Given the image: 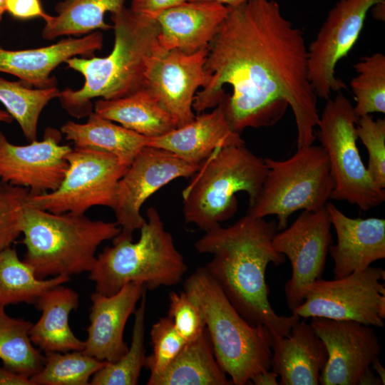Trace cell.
I'll use <instances>...</instances> for the list:
<instances>
[{
	"label": "cell",
	"instance_id": "6da1fadb",
	"mask_svg": "<svg viewBox=\"0 0 385 385\" xmlns=\"http://www.w3.org/2000/svg\"><path fill=\"white\" fill-rule=\"evenodd\" d=\"M206 82L193 111L201 113L223 103L232 130L275 124L287 106L297 126V147L312 145L319 114L308 76L303 31L274 0H251L228 7L208 45Z\"/></svg>",
	"mask_w": 385,
	"mask_h": 385
},
{
	"label": "cell",
	"instance_id": "7a4b0ae2",
	"mask_svg": "<svg viewBox=\"0 0 385 385\" xmlns=\"http://www.w3.org/2000/svg\"><path fill=\"white\" fill-rule=\"evenodd\" d=\"M277 230L276 222L247 214L227 227L219 225L205 232L195 247L199 253L212 255L205 268L241 316L281 338L301 318L293 313L278 315L270 303L267 267L285 260L272 246Z\"/></svg>",
	"mask_w": 385,
	"mask_h": 385
},
{
	"label": "cell",
	"instance_id": "3957f363",
	"mask_svg": "<svg viewBox=\"0 0 385 385\" xmlns=\"http://www.w3.org/2000/svg\"><path fill=\"white\" fill-rule=\"evenodd\" d=\"M111 20L115 41L108 56H75L65 62L85 78L80 89L65 88L58 97L73 117L88 116L93 112V98L116 99L144 88L151 70L166 53L158 41L155 19L124 7L111 14Z\"/></svg>",
	"mask_w": 385,
	"mask_h": 385
},
{
	"label": "cell",
	"instance_id": "277c9868",
	"mask_svg": "<svg viewBox=\"0 0 385 385\" xmlns=\"http://www.w3.org/2000/svg\"><path fill=\"white\" fill-rule=\"evenodd\" d=\"M23 260L37 277L89 272L100 245L120 232L116 222L71 212L53 213L24 203L21 217Z\"/></svg>",
	"mask_w": 385,
	"mask_h": 385
},
{
	"label": "cell",
	"instance_id": "5b68a950",
	"mask_svg": "<svg viewBox=\"0 0 385 385\" xmlns=\"http://www.w3.org/2000/svg\"><path fill=\"white\" fill-rule=\"evenodd\" d=\"M183 287L201 309L215 358L232 384H247L271 369L272 333L241 316L205 267L197 268Z\"/></svg>",
	"mask_w": 385,
	"mask_h": 385
},
{
	"label": "cell",
	"instance_id": "8992f818",
	"mask_svg": "<svg viewBox=\"0 0 385 385\" xmlns=\"http://www.w3.org/2000/svg\"><path fill=\"white\" fill-rule=\"evenodd\" d=\"M146 215L137 242L113 238V245L106 247L96 256L89 272L96 292L109 296L130 282H138L146 290H154L182 281L188 266L173 236L154 207L147 210Z\"/></svg>",
	"mask_w": 385,
	"mask_h": 385
},
{
	"label": "cell",
	"instance_id": "52a82bcc",
	"mask_svg": "<svg viewBox=\"0 0 385 385\" xmlns=\"http://www.w3.org/2000/svg\"><path fill=\"white\" fill-rule=\"evenodd\" d=\"M267 171L265 159L245 144L216 149L182 192L185 222L205 232L220 225L237 210L236 193L247 192L249 206L253 204Z\"/></svg>",
	"mask_w": 385,
	"mask_h": 385
},
{
	"label": "cell",
	"instance_id": "ba28073f",
	"mask_svg": "<svg viewBox=\"0 0 385 385\" xmlns=\"http://www.w3.org/2000/svg\"><path fill=\"white\" fill-rule=\"evenodd\" d=\"M265 179L247 214L256 217L276 215L277 230L287 227L293 212L315 211L326 206L334 181L327 154L321 145L297 148L284 160L265 158Z\"/></svg>",
	"mask_w": 385,
	"mask_h": 385
},
{
	"label": "cell",
	"instance_id": "9c48e42d",
	"mask_svg": "<svg viewBox=\"0 0 385 385\" xmlns=\"http://www.w3.org/2000/svg\"><path fill=\"white\" fill-rule=\"evenodd\" d=\"M354 106L341 93L328 99L317 125L316 138L326 151L334 188L330 199L346 201L367 211L385 200V190L372 180L356 145Z\"/></svg>",
	"mask_w": 385,
	"mask_h": 385
},
{
	"label": "cell",
	"instance_id": "30bf717a",
	"mask_svg": "<svg viewBox=\"0 0 385 385\" xmlns=\"http://www.w3.org/2000/svg\"><path fill=\"white\" fill-rule=\"evenodd\" d=\"M68 167L55 190L31 195L26 203L53 213L84 215L91 207L113 208L117 186L128 166L116 156L98 150L74 148Z\"/></svg>",
	"mask_w": 385,
	"mask_h": 385
},
{
	"label": "cell",
	"instance_id": "8fae6325",
	"mask_svg": "<svg viewBox=\"0 0 385 385\" xmlns=\"http://www.w3.org/2000/svg\"><path fill=\"white\" fill-rule=\"evenodd\" d=\"M385 270L369 266L340 278L319 279L306 289L303 302L292 313L300 318L323 317L384 327Z\"/></svg>",
	"mask_w": 385,
	"mask_h": 385
},
{
	"label": "cell",
	"instance_id": "7c38bea8",
	"mask_svg": "<svg viewBox=\"0 0 385 385\" xmlns=\"http://www.w3.org/2000/svg\"><path fill=\"white\" fill-rule=\"evenodd\" d=\"M385 0H339L329 10L315 39L307 46L308 76L318 98L328 100L346 86L335 75L338 62L358 40L369 11Z\"/></svg>",
	"mask_w": 385,
	"mask_h": 385
},
{
	"label": "cell",
	"instance_id": "4fadbf2b",
	"mask_svg": "<svg viewBox=\"0 0 385 385\" xmlns=\"http://www.w3.org/2000/svg\"><path fill=\"white\" fill-rule=\"evenodd\" d=\"M200 165L193 164L160 148H143L120 179L113 208L120 227L115 239L133 240V233L145 224L144 202L170 182L191 177Z\"/></svg>",
	"mask_w": 385,
	"mask_h": 385
},
{
	"label": "cell",
	"instance_id": "5bb4252c",
	"mask_svg": "<svg viewBox=\"0 0 385 385\" xmlns=\"http://www.w3.org/2000/svg\"><path fill=\"white\" fill-rule=\"evenodd\" d=\"M331 225L326 206L303 210L289 227L277 232L272 238L274 249L286 256L292 266V276L284 284L291 312L303 302L307 288L322 278L332 243Z\"/></svg>",
	"mask_w": 385,
	"mask_h": 385
},
{
	"label": "cell",
	"instance_id": "9a60e30c",
	"mask_svg": "<svg viewBox=\"0 0 385 385\" xmlns=\"http://www.w3.org/2000/svg\"><path fill=\"white\" fill-rule=\"evenodd\" d=\"M61 141V132L50 127L41 140L24 145L10 143L0 132V180L27 188L31 195L55 190L64 178L72 150Z\"/></svg>",
	"mask_w": 385,
	"mask_h": 385
},
{
	"label": "cell",
	"instance_id": "2e32d148",
	"mask_svg": "<svg viewBox=\"0 0 385 385\" xmlns=\"http://www.w3.org/2000/svg\"><path fill=\"white\" fill-rule=\"evenodd\" d=\"M310 325L328 354L319 384L358 385L361 376L381 351L374 328L354 321L323 317H313Z\"/></svg>",
	"mask_w": 385,
	"mask_h": 385
},
{
	"label": "cell",
	"instance_id": "e0dca14e",
	"mask_svg": "<svg viewBox=\"0 0 385 385\" xmlns=\"http://www.w3.org/2000/svg\"><path fill=\"white\" fill-rule=\"evenodd\" d=\"M207 47L193 53L168 51L149 74L145 88L172 116L177 128L195 117L193 102L197 92L206 82Z\"/></svg>",
	"mask_w": 385,
	"mask_h": 385
},
{
	"label": "cell",
	"instance_id": "ac0fdd59",
	"mask_svg": "<svg viewBox=\"0 0 385 385\" xmlns=\"http://www.w3.org/2000/svg\"><path fill=\"white\" fill-rule=\"evenodd\" d=\"M146 291L143 284L130 282L112 295L93 293L83 351L109 363L125 354L129 348L123 339L126 322Z\"/></svg>",
	"mask_w": 385,
	"mask_h": 385
},
{
	"label": "cell",
	"instance_id": "d6986e66",
	"mask_svg": "<svg viewBox=\"0 0 385 385\" xmlns=\"http://www.w3.org/2000/svg\"><path fill=\"white\" fill-rule=\"evenodd\" d=\"M332 225L337 237L329 252L335 278L364 270L385 257V220L378 217L351 218L333 203H327Z\"/></svg>",
	"mask_w": 385,
	"mask_h": 385
},
{
	"label": "cell",
	"instance_id": "ffe728a7",
	"mask_svg": "<svg viewBox=\"0 0 385 385\" xmlns=\"http://www.w3.org/2000/svg\"><path fill=\"white\" fill-rule=\"evenodd\" d=\"M102 46L103 34L96 31L40 48L11 51L0 47V72L14 75L37 88L54 87L56 81L51 73L58 65L78 55L91 57Z\"/></svg>",
	"mask_w": 385,
	"mask_h": 385
},
{
	"label": "cell",
	"instance_id": "44dd1931",
	"mask_svg": "<svg viewBox=\"0 0 385 385\" xmlns=\"http://www.w3.org/2000/svg\"><path fill=\"white\" fill-rule=\"evenodd\" d=\"M245 144L226 117L223 103L209 113L195 115L190 123L158 137L148 146L168 150L189 163L200 165L216 149Z\"/></svg>",
	"mask_w": 385,
	"mask_h": 385
},
{
	"label": "cell",
	"instance_id": "7402d4cb",
	"mask_svg": "<svg viewBox=\"0 0 385 385\" xmlns=\"http://www.w3.org/2000/svg\"><path fill=\"white\" fill-rule=\"evenodd\" d=\"M227 12V6L206 1H187L174 6L155 19L159 43L165 52L193 53L207 47Z\"/></svg>",
	"mask_w": 385,
	"mask_h": 385
},
{
	"label": "cell",
	"instance_id": "603a6c76",
	"mask_svg": "<svg viewBox=\"0 0 385 385\" xmlns=\"http://www.w3.org/2000/svg\"><path fill=\"white\" fill-rule=\"evenodd\" d=\"M271 369L280 385H317L327 361L323 341L310 324L300 319L289 333L272 338Z\"/></svg>",
	"mask_w": 385,
	"mask_h": 385
},
{
	"label": "cell",
	"instance_id": "cb8c5ba5",
	"mask_svg": "<svg viewBox=\"0 0 385 385\" xmlns=\"http://www.w3.org/2000/svg\"><path fill=\"white\" fill-rule=\"evenodd\" d=\"M78 304V294L63 284L46 291L34 304L41 315L29 331L31 342L44 353L83 351L84 341L73 334L68 323L70 313Z\"/></svg>",
	"mask_w": 385,
	"mask_h": 385
},
{
	"label": "cell",
	"instance_id": "d4e9b609",
	"mask_svg": "<svg viewBox=\"0 0 385 385\" xmlns=\"http://www.w3.org/2000/svg\"><path fill=\"white\" fill-rule=\"evenodd\" d=\"M75 148L102 150L129 166L138 153L148 146L150 138L128 129L92 112L84 123L69 120L61 128Z\"/></svg>",
	"mask_w": 385,
	"mask_h": 385
},
{
	"label": "cell",
	"instance_id": "484cf974",
	"mask_svg": "<svg viewBox=\"0 0 385 385\" xmlns=\"http://www.w3.org/2000/svg\"><path fill=\"white\" fill-rule=\"evenodd\" d=\"M93 112L148 138L177 128L172 116L145 88L120 98H101L96 101Z\"/></svg>",
	"mask_w": 385,
	"mask_h": 385
},
{
	"label": "cell",
	"instance_id": "4316f807",
	"mask_svg": "<svg viewBox=\"0 0 385 385\" xmlns=\"http://www.w3.org/2000/svg\"><path fill=\"white\" fill-rule=\"evenodd\" d=\"M232 382L219 365L207 331L188 342L166 369L150 375L148 385H229Z\"/></svg>",
	"mask_w": 385,
	"mask_h": 385
},
{
	"label": "cell",
	"instance_id": "83f0119b",
	"mask_svg": "<svg viewBox=\"0 0 385 385\" xmlns=\"http://www.w3.org/2000/svg\"><path fill=\"white\" fill-rule=\"evenodd\" d=\"M125 0H63L56 6V15L45 20L42 37L53 40L61 36H79L113 26L104 21L107 12L118 13Z\"/></svg>",
	"mask_w": 385,
	"mask_h": 385
},
{
	"label": "cell",
	"instance_id": "f1b7e54d",
	"mask_svg": "<svg viewBox=\"0 0 385 385\" xmlns=\"http://www.w3.org/2000/svg\"><path fill=\"white\" fill-rule=\"evenodd\" d=\"M69 280L66 275L48 279L37 277L34 269L19 258L15 248L10 247L0 253V305L35 304L46 291Z\"/></svg>",
	"mask_w": 385,
	"mask_h": 385
},
{
	"label": "cell",
	"instance_id": "f546056e",
	"mask_svg": "<svg viewBox=\"0 0 385 385\" xmlns=\"http://www.w3.org/2000/svg\"><path fill=\"white\" fill-rule=\"evenodd\" d=\"M33 324L9 316L0 305V359L3 366L21 375L31 377L45 363V355L36 348L29 337Z\"/></svg>",
	"mask_w": 385,
	"mask_h": 385
},
{
	"label": "cell",
	"instance_id": "4dcf8cb0",
	"mask_svg": "<svg viewBox=\"0 0 385 385\" xmlns=\"http://www.w3.org/2000/svg\"><path fill=\"white\" fill-rule=\"evenodd\" d=\"M60 92L56 86L31 88L24 83L0 78V102L17 121L29 142L37 140L41 111L52 99L58 97Z\"/></svg>",
	"mask_w": 385,
	"mask_h": 385
},
{
	"label": "cell",
	"instance_id": "1f68e13d",
	"mask_svg": "<svg viewBox=\"0 0 385 385\" xmlns=\"http://www.w3.org/2000/svg\"><path fill=\"white\" fill-rule=\"evenodd\" d=\"M146 292L135 309L132 340L127 352L114 363L106 364L96 372L90 380L91 385H136L145 366L146 358L144 346Z\"/></svg>",
	"mask_w": 385,
	"mask_h": 385
},
{
	"label": "cell",
	"instance_id": "d6a6232c",
	"mask_svg": "<svg viewBox=\"0 0 385 385\" xmlns=\"http://www.w3.org/2000/svg\"><path fill=\"white\" fill-rule=\"evenodd\" d=\"M44 354L43 366L30 377L34 385H88L93 375L107 363L83 351Z\"/></svg>",
	"mask_w": 385,
	"mask_h": 385
},
{
	"label": "cell",
	"instance_id": "836d02e7",
	"mask_svg": "<svg viewBox=\"0 0 385 385\" xmlns=\"http://www.w3.org/2000/svg\"><path fill=\"white\" fill-rule=\"evenodd\" d=\"M356 75L350 86L359 118L373 113H385V56L379 52L362 58L354 66Z\"/></svg>",
	"mask_w": 385,
	"mask_h": 385
},
{
	"label": "cell",
	"instance_id": "e575fe53",
	"mask_svg": "<svg viewBox=\"0 0 385 385\" xmlns=\"http://www.w3.org/2000/svg\"><path fill=\"white\" fill-rule=\"evenodd\" d=\"M150 339L153 351L146 356L144 367L150 371V375H157L166 369L186 342L168 316L160 318L153 324Z\"/></svg>",
	"mask_w": 385,
	"mask_h": 385
},
{
	"label": "cell",
	"instance_id": "d590c367",
	"mask_svg": "<svg viewBox=\"0 0 385 385\" xmlns=\"http://www.w3.org/2000/svg\"><path fill=\"white\" fill-rule=\"evenodd\" d=\"M356 135L367 149V170L373 182L385 189V119L374 120L371 115L359 118Z\"/></svg>",
	"mask_w": 385,
	"mask_h": 385
},
{
	"label": "cell",
	"instance_id": "8d00e7d4",
	"mask_svg": "<svg viewBox=\"0 0 385 385\" xmlns=\"http://www.w3.org/2000/svg\"><path fill=\"white\" fill-rule=\"evenodd\" d=\"M29 193L27 188L0 180V253L10 247L21 234L22 208Z\"/></svg>",
	"mask_w": 385,
	"mask_h": 385
},
{
	"label": "cell",
	"instance_id": "74e56055",
	"mask_svg": "<svg viewBox=\"0 0 385 385\" xmlns=\"http://www.w3.org/2000/svg\"><path fill=\"white\" fill-rule=\"evenodd\" d=\"M186 342L197 339L206 329L203 313L197 304L183 292L169 294L168 315Z\"/></svg>",
	"mask_w": 385,
	"mask_h": 385
},
{
	"label": "cell",
	"instance_id": "f35d334b",
	"mask_svg": "<svg viewBox=\"0 0 385 385\" xmlns=\"http://www.w3.org/2000/svg\"><path fill=\"white\" fill-rule=\"evenodd\" d=\"M6 11L20 19L41 17L44 21L49 14H46L40 0H5Z\"/></svg>",
	"mask_w": 385,
	"mask_h": 385
},
{
	"label": "cell",
	"instance_id": "ab89813d",
	"mask_svg": "<svg viewBox=\"0 0 385 385\" xmlns=\"http://www.w3.org/2000/svg\"><path fill=\"white\" fill-rule=\"evenodd\" d=\"M188 0H132L130 9L138 14L156 19L161 13Z\"/></svg>",
	"mask_w": 385,
	"mask_h": 385
},
{
	"label": "cell",
	"instance_id": "60d3db41",
	"mask_svg": "<svg viewBox=\"0 0 385 385\" xmlns=\"http://www.w3.org/2000/svg\"><path fill=\"white\" fill-rule=\"evenodd\" d=\"M0 385H34L29 377L0 366Z\"/></svg>",
	"mask_w": 385,
	"mask_h": 385
},
{
	"label": "cell",
	"instance_id": "b9f144b4",
	"mask_svg": "<svg viewBox=\"0 0 385 385\" xmlns=\"http://www.w3.org/2000/svg\"><path fill=\"white\" fill-rule=\"evenodd\" d=\"M277 376L275 372L270 369L257 374L252 378L250 382L255 385H277Z\"/></svg>",
	"mask_w": 385,
	"mask_h": 385
},
{
	"label": "cell",
	"instance_id": "7bdbcfd3",
	"mask_svg": "<svg viewBox=\"0 0 385 385\" xmlns=\"http://www.w3.org/2000/svg\"><path fill=\"white\" fill-rule=\"evenodd\" d=\"M358 385H384L378 376L369 368L361 376Z\"/></svg>",
	"mask_w": 385,
	"mask_h": 385
},
{
	"label": "cell",
	"instance_id": "ee69618b",
	"mask_svg": "<svg viewBox=\"0 0 385 385\" xmlns=\"http://www.w3.org/2000/svg\"><path fill=\"white\" fill-rule=\"evenodd\" d=\"M188 1H212L215 2L220 4H222L224 6H226L227 7H234L239 5H241L247 1H251V0H188Z\"/></svg>",
	"mask_w": 385,
	"mask_h": 385
},
{
	"label": "cell",
	"instance_id": "f6af8a7d",
	"mask_svg": "<svg viewBox=\"0 0 385 385\" xmlns=\"http://www.w3.org/2000/svg\"><path fill=\"white\" fill-rule=\"evenodd\" d=\"M371 366L374 371L376 372L377 376L381 380L383 384H385V369L381 364L379 357L376 358L371 363Z\"/></svg>",
	"mask_w": 385,
	"mask_h": 385
},
{
	"label": "cell",
	"instance_id": "bcb514c9",
	"mask_svg": "<svg viewBox=\"0 0 385 385\" xmlns=\"http://www.w3.org/2000/svg\"><path fill=\"white\" fill-rule=\"evenodd\" d=\"M384 6L385 2L376 4L371 8L376 19H384Z\"/></svg>",
	"mask_w": 385,
	"mask_h": 385
},
{
	"label": "cell",
	"instance_id": "7dc6e473",
	"mask_svg": "<svg viewBox=\"0 0 385 385\" xmlns=\"http://www.w3.org/2000/svg\"><path fill=\"white\" fill-rule=\"evenodd\" d=\"M12 120L13 118L7 111L0 109V122L10 123Z\"/></svg>",
	"mask_w": 385,
	"mask_h": 385
},
{
	"label": "cell",
	"instance_id": "c3c4849f",
	"mask_svg": "<svg viewBox=\"0 0 385 385\" xmlns=\"http://www.w3.org/2000/svg\"><path fill=\"white\" fill-rule=\"evenodd\" d=\"M6 11L5 0H0V21L3 16L4 13Z\"/></svg>",
	"mask_w": 385,
	"mask_h": 385
}]
</instances>
